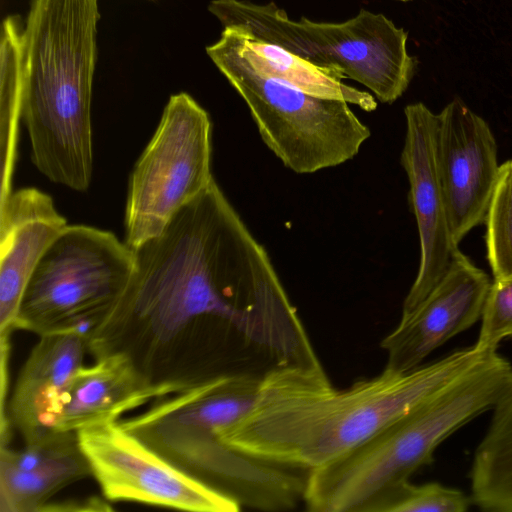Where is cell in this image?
<instances>
[{
	"instance_id": "e0dca14e",
	"label": "cell",
	"mask_w": 512,
	"mask_h": 512,
	"mask_svg": "<svg viewBox=\"0 0 512 512\" xmlns=\"http://www.w3.org/2000/svg\"><path fill=\"white\" fill-rule=\"evenodd\" d=\"M493 409L474 453L471 500L482 510L512 512V389Z\"/></svg>"
},
{
	"instance_id": "44dd1931",
	"label": "cell",
	"mask_w": 512,
	"mask_h": 512,
	"mask_svg": "<svg viewBox=\"0 0 512 512\" xmlns=\"http://www.w3.org/2000/svg\"><path fill=\"white\" fill-rule=\"evenodd\" d=\"M472 500L462 491L439 483L410 482L379 502L372 512H464Z\"/></svg>"
},
{
	"instance_id": "30bf717a",
	"label": "cell",
	"mask_w": 512,
	"mask_h": 512,
	"mask_svg": "<svg viewBox=\"0 0 512 512\" xmlns=\"http://www.w3.org/2000/svg\"><path fill=\"white\" fill-rule=\"evenodd\" d=\"M435 156L458 245L484 223L500 171L497 143L488 123L455 98L437 114Z\"/></svg>"
},
{
	"instance_id": "ffe728a7",
	"label": "cell",
	"mask_w": 512,
	"mask_h": 512,
	"mask_svg": "<svg viewBox=\"0 0 512 512\" xmlns=\"http://www.w3.org/2000/svg\"><path fill=\"white\" fill-rule=\"evenodd\" d=\"M486 257L494 279L512 276V160L500 165L484 220Z\"/></svg>"
},
{
	"instance_id": "6da1fadb",
	"label": "cell",
	"mask_w": 512,
	"mask_h": 512,
	"mask_svg": "<svg viewBox=\"0 0 512 512\" xmlns=\"http://www.w3.org/2000/svg\"><path fill=\"white\" fill-rule=\"evenodd\" d=\"M133 251L127 285L85 333L95 360L125 354L154 383L184 389L203 380L196 349L209 324L270 351L263 317L282 283L214 179Z\"/></svg>"
},
{
	"instance_id": "5bb4252c",
	"label": "cell",
	"mask_w": 512,
	"mask_h": 512,
	"mask_svg": "<svg viewBox=\"0 0 512 512\" xmlns=\"http://www.w3.org/2000/svg\"><path fill=\"white\" fill-rule=\"evenodd\" d=\"M39 337L0 419V428L11 425L24 443L54 430L62 397L87 352L85 333L77 329Z\"/></svg>"
},
{
	"instance_id": "2e32d148",
	"label": "cell",
	"mask_w": 512,
	"mask_h": 512,
	"mask_svg": "<svg viewBox=\"0 0 512 512\" xmlns=\"http://www.w3.org/2000/svg\"><path fill=\"white\" fill-rule=\"evenodd\" d=\"M182 389L156 384L125 354L117 353L84 365L69 383L54 429L78 430L113 422L136 408Z\"/></svg>"
},
{
	"instance_id": "5b68a950",
	"label": "cell",
	"mask_w": 512,
	"mask_h": 512,
	"mask_svg": "<svg viewBox=\"0 0 512 512\" xmlns=\"http://www.w3.org/2000/svg\"><path fill=\"white\" fill-rule=\"evenodd\" d=\"M208 10L224 28L271 43L367 87L378 100L393 103L408 88L417 66L407 52V32L381 13L361 9L340 22L292 20L274 2L213 0Z\"/></svg>"
},
{
	"instance_id": "ba28073f",
	"label": "cell",
	"mask_w": 512,
	"mask_h": 512,
	"mask_svg": "<svg viewBox=\"0 0 512 512\" xmlns=\"http://www.w3.org/2000/svg\"><path fill=\"white\" fill-rule=\"evenodd\" d=\"M211 152L208 113L189 94L172 95L130 176L124 224L132 250L208 187Z\"/></svg>"
},
{
	"instance_id": "9c48e42d",
	"label": "cell",
	"mask_w": 512,
	"mask_h": 512,
	"mask_svg": "<svg viewBox=\"0 0 512 512\" xmlns=\"http://www.w3.org/2000/svg\"><path fill=\"white\" fill-rule=\"evenodd\" d=\"M103 497L193 512H236L240 504L161 456L118 422L76 432Z\"/></svg>"
},
{
	"instance_id": "8fae6325",
	"label": "cell",
	"mask_w": 512,
	"mask_h": 512,
	"mask_svg": "<svg viewBox=\"0 0 512 512\" xmlns=\"http://www.w3.org/2000/svg\"><path fill=\"white\" fill-rule=\"evenodd\" d=\"M404 114L406 133L401 164L408 177L420 240L418 273L403 302L402 313H408L441 281L459 249L451 234L436 164L437 114L420 102L407 105Z\"/></svg>"
},
{
	"instance_id": "7a4b0ae2",
	"label": "cell",
	"mask_w": 512,
	"mask_h": 512,
	"mask_svg": "<svg viewBox=\"0 0 512 512\" xmlns=\"http://www.w3.org/2000/svg\"><path fill=\"white\" fill-rule=\"evenodd\" d=\"M491 351L466 347L406 373L384 370L337 389L323 368L276 365L239 421L210 431L259 460L314 470L354 449L433 396Z\"/></svg>"
},
{
	"instance_id": "52a82bcc",
	"label": "cell",
	"mask_w": 512,
	"mask_h": 512,
	"mask_svg": "<svg viewBox=\"0 0 512 512\" xmlns=\"http://www.w3.org/2000/svg\"><path fill=\"white\" fill-rule=\"evenodd\" d=\"M134 264V251L113 233L68 225L31 274L15 330L38 336L74 329L86 333L123 291Z\"/></svg>"
},
{
	"instance_id": "603a6c76",
	"label": "cell",
	"mask_w": 512,
	"mask_h": 512,
	"mask_svg": "<svg viewBox=\"0 0 512 512\" xmlns=\"http://www.w3.org/2000/svg\"><path fill=\"white\" fill-rule=\"evenodd\" d=\"M398 1H403V2H406V1H410V0H398Z\"/></svg>"
},
{
	"instance_id": "7402d4cb",
	"label": "cell",
	"mask_w": 512,
	"mask_h": 512,
	"mask_svg": "<svg viewBox=\"0 0 512 512\" xmlns=\"http://www.w3.org/2000/svg\"><path fill=\"white\" fill-rule=\"evenodd\" d=\"M481 320L477 349L497 350L501 340L512 337V276L491 283Z\"/></svg>"
},
{
	"instance_id": "9a60e30c",
	"label": "cell",
	"mask_w": 512,
	"mask_h": 512,
	"mask_svg": "<svg viewBox=\"0 0 512 512\" xmlns=\"http://www.w3.org/2000/svg\"><path fill=\"white\" fill-rule=\"evenodd\" d=\"M24 444L0 446V512H43L55 494L92 476L76 432L54 429Z\"/></svg>"
},
{
	"instance_id": "7c38bea8",
	"label": "cell",
	"mask_w": 512,
	"mask_h": 512,
	"mask_svg": "<svg viewBox=\"0 0 512 512\" xmlns=\"http://www.w3.org/2000/svg\"><path fill=\"white\" fill-rule=\"evenodd\" d=\"M489 276L460 250L427 297L380 343L387 353L385 369L406 373L420 366L436 348L467 330L482 315L491 286Z\"/></svg>"
},
{
	"instance_id": "ac0fdd59",
	"label": "cell",
	"mask_w": 512,
	"mask_h": 512,
	"mask_svg": "<svg viewBox=\"0 0 512 512\" xmlns=\"http://www.w3.org/2000/svg\"><path fill=\"white\" fill-rule=\"evenodd\" d=\"M238 34L240 50L255 71L315 96L344 100L368 112L376 109L370 93L346 85L333 73L280 46Z\"/></svg>"
},
{
	"instance_id": "d6986e66",
	"label": "cell",
	"mask_w": 512,
	"mask_h": 512,
	"mask_svg": "<svg viewBox=\"0 0 512 512\" xmlns=\"http://www.w3.org/2000/svg\"><path fill=\"white\" fill-rule=\"evenodd\" d=\"M1 201L11 191L17 158L18 125L21 119L24 66L23 25L18 16L2 23L0 44Z\"/></svg>"
},
{
	"instance_id": "277c9868",
	"label": "cell",
	"mask_w": 512,
	"mask_h": 512,
	"mask_svg": "<svg viewBox=\"0 0 512 512\" xmlns=\"http://www.w3.org/2000/svg\"><path fill=\"white\" fill-rule=\"evenodd\" d=\"M512 389L497 351L334 461L308 472L303 502L314 512H372L433 461L437 446Z\"/></svg>"
},
{
	"instance_id": "8992f818",
	"label": "cell",
	"mask_w": 512,
	"mask_h": 512,
	"mask_svg": "<svg viewBox=\"0 0 512 512\" xmlns=\"http://www.w3.org/2000/svg\"><path fill=\"white\" fill-rule=\"evenodd\" d=\"M208 56L246 102L266 146L295 173H314L357 155L370 129L349 103L319 97L253 69L239 34L224 28Z\"/></svg>"
},
{
	"instance_id": "3957f363",
	"label": "cell",
	"mask_w": 512,
	"mask_h": 512,
	"mask_svg": "<svg viewBox=\"0 0 512 512\" xmlns=\"http://www.w3.org/2000/svg\"><path fill=\"white\" fill-rule=\"evenodd\" d=\"M99 0H31L23 25L21 119L31 160L50 181L86 191Z\"/></svg>"
},
{
	"instance_id": "4fadbf2b",
	"label": "cell",
	"mask_w": 512,
	"mask_h": 512,
	"mask_svg": "<svg viewBox=\"0 0 512 512\" xmlns=\"http://www.w3.org/2000/svg\"><path fill=\"white\" fill-rule=\"evenodd\" d=\"M67 226L52 198L36 188L0 202V339H10L31 274Z\"/></svg>"
}]
</instances>
